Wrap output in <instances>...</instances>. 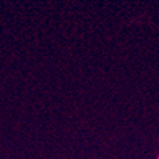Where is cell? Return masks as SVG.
<instances>
[{
  "mask_svg": "<svg viewBox=\"0 0 159 159\" xmlns=\"http://www.w3.org/2000/svg\"><path fill=\"white\" fill-rule=\"evenodd\" d=\"M157 159H159V155H158V157H157Z\"/></svg>",
  "mask_w": 159,
  "mask_h": 159,
  "instance_id": "6da1fadb",
  "label": "cell"
}]
</instances>
